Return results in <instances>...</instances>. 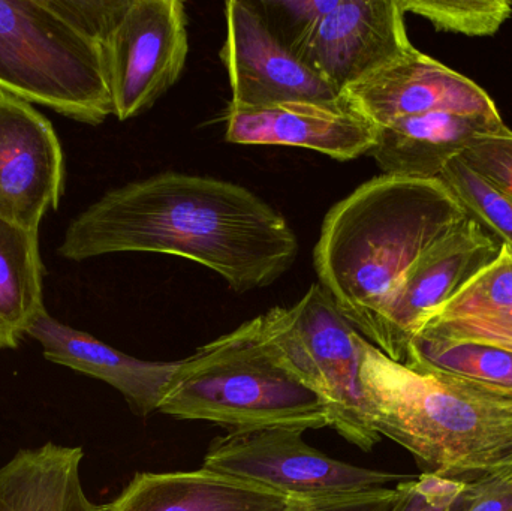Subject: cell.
Listing matches in <instances>:
<instances>
[{
    "label": "cell",
    "instance_id": "obj_16",
    "mask_svg": "<svg viewBox=\"0 0 512 511\" xmlns=\"http://www.w3.org/2000/svg\"><path fill=\"white\" fill-rule=\"evenodd\" d=\"M507 128L502 117L433 111L406 117L379 128L369 155L384 174L414 179H439L478 138Z\"/></svg>",
    "mask_w": 512,
    "mask_h": 511
},
{
    "label": "cell",
    "instance_id": "obj_10",
    "mask_svg": "<svg viewBox=\"0 0 512 511\" xmlns=\"http://www.w3.org/2000/svg\"><path fill=\"white\" fill-rule=\"evenodd\" d=\"M62 143L32 104L0 93V218L39 230L65 194Z\"/></svg>",
    "mask_w": 512,
    "mask_h": 511
},
{
    "label": "cell",
    "instance_id": "obj_26",
    "mask_svg": "<svg viewBox=\"0 0 512 511\" xmlns=\"http://www.w3.org/2000/svg\"><path fill=\"white\" fill-rule=\"evenodd\" d=\"M463 162L512 201V131L504 128L478 138L462 156Z\"/></svg>",
    "mask_w": 512,
    "mask_h": 511
},
{
    "label": "cell",
    "instance_id": "obj_21",
    "mask_svg": "<svg viewBox=\"0 0 512 511\" xmlns=\"http://www.w3.org/2000/svg\"><path fill=\"white\" fill-rule=\"evenodd\" d=\"M403 363L417 371L465 378L512 398V350L499 345L418 333Z\"/></svg>",
    "mask_w": 512,
    "mask_h": 511
},
{
    "label": "cell",
    "instance_id": "obj_6",
    "mask_svg": "<svg viewBox=\"0 0 512 511\" xmlns=\"http://www.w3.org/2000/svg\"><path fill=\"white\" fill-rule=\"evenodd\" d=\"M256 332L327 405L330 428L363 452L381 441L361 383L366 339L319 284L289 308L255 317Z\"/></svg>",
    "mask_w": 512,
    "mask_h": 511
},
{
    "label": "cell",
    "instance_id": "obj_4",
    "mask_svg": "<svg viewBox=\"0 0 512 511\" xmlns=\"http://www.w3.org/2000/svg\"><path fill=\"white\" fill-rule=\"evenodd\" d=\"M158 411L230 431L330 428L321 396L286 368L252 320L180 360Z\"/></svg>",
    "mask_w": 512,
    "mask_h": 511
},
{
    "label": "cell",
    "instance_id": "obj_1",
    "mask_svg": "<svg viewBox=\"0 0 512 511\" xmlns=\"http://www.w3.org/2000/svg\"><path fill=\"white\" fill-rule=\"evenodd\" d=\"M120 252L186 258L248 293L294 266L298 240L245 186L167 171L105 192L69 222L57 248L74 263Z\"/></svg>",
    "mask_w": 512,
    "mask_h": 511
},
{
    "label": "cell",
    "instance_id": "obj_12",
    "mask_svg": "<svg viewBox=\"0 0 512 511\" xmlns=\"http://www.w3.org/2000/svg\"><path fill=\"white\" fill-rule=\"evenodd\" d=\"M412 47L399 0H337L295 54L343 93Z\"/></svg>",
    "mask_w": 512,
    "mask_h": 511
},
{
    "label": "cell",
    "instance_id": "obj_20",
    "mask_svg": "<svg viewBox=\"0 0 512 511\" xmlns=\"http://www.w3.org/2000/svg\"><path fill=\"white\" fill-rule=\"evenodd\" d=\"M39 230L0 218V350H15L44 305Z\"/></svg>",
    "mask_w": 512,
    "mask_h": 511
},
{
    "label": "cell",
    "instance_id": "obj_8",
    "mask_svg": "<svg viewBox=\"0 0 512 511\" xmlns=\"http://www.w3.org/2000/svg\"><path fill=\"white\" fill-rule=\"evenodd\" d=\"M188 20L180 0H129L102 42L113 116L120 122L150 110L185 69Z\"/></svg>",
    "mask_w": 512,
    "mask_h": 511
},
{
    "label": "cell",
    "instance_id": "obj_3",
    "mask_svg": "<svg viewBox=\"0 0 512 511\" xmlns=\"http://www.w3.org/2000/svg\"><path fill=\"white\" fill-rule=\"evenodd\" d=\"M361 383L373 426L423 474L475 479L512 455V398L474 381L417 371L364 341Z\"/></svg>",
    "mask_w": 512,
    "mask_h": 511
},
{
    "label": "cell",
    "instance_id": "obj_11",
    "mask_svg": "<svg viewBox=\"0 0 512 511\" xmlns=\"http://www.w3.org/2000/svg\"><path fill=\"white\" fill-rule=\"evenodd\" d=\"M225 23L221 59L233 93L231 105L259 108L342 95L271 33L254 3H225Z\"/></svg>",
    "mask_w": 512,
    "mask_h": 511
},
{
    "label": "cell",
    "instance_id": "obj_7",
    "mask_svg": "<svg viewBox=\"0 0 512 511\" xmlns=\"http://www.w3.org/2000/svg\"><path fill=\"white\" fill-rule=\"evenodd\" d=\"M303 434L282 428L230 431L212 441L203 467L303 503L358 497L409 479L328 458L310 447Z\"/></svg>",
    "mask_w": 512,
    "mask_h": 511
},
{
    "label": "cell",
    "instance_id": "obj_19",
    "mask_svg": "<svg viewBox=\"0 0 512 511\" xmlns=\"http://www.w3.org/2000/svg\"><path fill=\"white\" fill-rule=\"evenodd\" d=\"M418 333L489 342L512 350V246L430 315Z\"/></svg>",
    "mask_w": 512,
    "mask_h": 511
},
{
    "label": "cell",
    "instance_id": "obj_9",
    "mask_svg": "<svg viewBox=\"0 0 512 511\" xmlns=\"http://www.w3.org/2000/svg\"><path fill=\"white\" fill-rule=\"evenodd\" d=\"M501 249L502 243L469 215L406 273L382 317L375 347L394 362H405L409 342L427 318L486 269Z\"/></svg>",
    "mask_w": 512,
    "mask_h": 511
},
{
    "label": "cell",
    "instance_id": "obj_23",
    "mask_svg": "<svg viewBox=\"0 0 512 511\" xmlns=\"http://www.w3.org/2000/svg\"><path fill=\"white\" fill-rule=\"evenodd\" d=\"M439 179L459 198L469 215L477 219L501 243L512 246V201L457 158Z\"/></svg>",
    "mask_w": 512,
    "mask_h": 511
},
{
    "label": "cell",
    "instance_id": "obj_25",
    "mask_svg": "<svg viewBox=\"0 0 512 511\" xmlns=\"http://www.w3.org/2000/svg\"><path fill=\"white\" fill-rule=\"evenodd\" d=\"M466 482L421 474L397 485V500L390 511H462Z\"/></svg>",
    "mask_w": 512,
    "mask_h": 511
},
{
    "label": "cell",
    "instance_id": "obj_27",
    "mask_svg": "<svg viewBox=\"0 0 512 511\" xmlns=\"http://www.w3.org/2000/svg\"><path fill=\"white\" fill-rule=\"evenodd\" d=\"M462 511H512V455L466 482Z\"/></svg>",
    "mask_w": 512,
    "mask_h": 511
},
{
    "label": "cell",
    "instance_id": "obj_24",
    "mask_svg": "<svg viewBox=\"0 0 512 511\" xmlns=\"http://www.w3.org/2000/svg\"><path fill=\"white\" fill-rule=\"evenodd\" d=\"M268 29L292 53L304 44L337 0H258L252 2Z\"/></svg>",
    "mask_w": 512,
    "mask_h": 511
},
{
    "label": "cell",
    "instance_id": "obj_14",
    "mask_svg": "<svg viewBox=\"0 0 512 511\" xmlns=\"http://www.w3.org/2000/svg\"><path fill=\"white\" fill-rule=\"evenodd\" d=\"M343 95L378 128L433 111L501 117L486 90L415 47L352 84Z\"/></svg>",
    "mask_w": 512,
    "mask_h": 511
},
{
    "label": "cell",
    "instance_id": "obj_15",
    "mask_svg": "<svg viewBox=\"0 0 512 511\" xmlns=\"http://www.w3.org/2000/svg\"><path fill=\"white\" fill-rule=\"evenodd\" d=\"M48 362L74 369L116 389L137 416L159 410L179 362H147L122 353L90 333L60 323L47 311L29 330Z\"/></svg>",
    "mask_w": 512,
    "mask_h": 511
},
{
    "label": "cell",
    "instance_id": "obj_13",
    "mask_svg": "<svg viewBox=\"0 0 512 511\" xmlns=\"http://www.w3.org/2000/svg\"><path fill=\"white\" fill-rule=\"evenodd\" d=\"M224 120L228 143L301 147L336 161H352L372 152L379 131L343 93L327 101H289L259 108L230 104Z\"/></svg>",
    "mask_w": 512,
    "mask_h": 511
},
{
    "label": "cell",
    "instance_id": "obj_5",
    "mask_svg": "<svg viewBox=\"0 0 512 511\" xmlns=\"http://www.w3.org/2000/svg\"><path fill=\"white\" fill-rule=\"evenodd\" d=\"M0 93L90 126L113 116L102 45L59 0H0Z\"/></svg>",
    "mask_w": 512,
    "mask_h": 511
},
{
    "label": "cell",
    "instance_id": "obj_22",
    "mask_svg": "<svg viewBox=\"0 0 512 511\" xmlns=\"http://www.w3.org/2000/svg\"><path fill=\"white\" fill-rule=\"evenodd\" d=\"M399 5L435 29L468 36L495 35L512 14L508 0H399Z\"/></svg>",
    "mask_w": 512,
    "mask_h": 511
},
{
    "label": "cell",
    "instance_id": "obj_18",
    "mask_svg": "<svg viewBox=\"0 0 512 511\" xmlns=\"http://www.w3.org/2000/svg\"><path fill=\"white\" fill-rule=\"evenodd\" d=\"M81 447L47 443L0 467V511H104L81 482Z\"/></svg>",
    "mask_w": 512,
    "mask_h": 511
},
{
    "label": "cell",
    "instance_id": "obj_17",
    "mask_svg": "<svg viewBox=\"0 0 512 511\" xmlns=\"http://www.w3.org/2000/svg\"><path fill=\"white\" fill-rule=\"evenodd\" d=\"M282 492L201 467L177 473H138L104 511H288Z\"/></svg>",
    "mask_w": 512,
    "mask_h": 511
},
{
    "label": "cell",
    "instance_id": "obj_2",
    "mask_svg": "<svg viewBox=\"0 0 512 511\" xmlns=\"http://www.w3.org/2000/svg\"><path fill=\"white\" fill-rule=\"evenodd\" d=\"M469 218L442 179L373 177L334 204L313 251L319 285L375 345L382 317L415 261Z\"/></svg>",
    "mask_w": 512,
    "mask_h": 511
},
{
    "label": "cell",
    "instance_id": "obj_28",
    "mask_svg": "<svg viewBox=\"0 0 512 511\" xmlns=\"http://www.w3.org/2000/svg\"><path fill=\"white\" fill-rule=\"evenodd\" d=\"M397 500L396 488H385L358 497L298 503L288 511H390Z\"/></svg>",
    "mask_w": 512,
    "mask_h": 511
}]
</instances>
